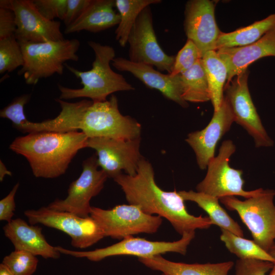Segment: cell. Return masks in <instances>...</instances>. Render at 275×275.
<instances>
[{"label": "cell", "mask_w": 275, "mask_h": 275, "mask_svg": "<svg viewBox=\"0 0 275 275\" xmlns=\"http://www.w3.org/2000/svg\"><path fill=\"white\" fill-rule=\"evenodd\" d=\"M221 240L228 251L240 259H257L275 263V260L253 240L245 239L228 230L221 229Z\"/></svg>", "instance_id": "obj_28"}, {"label": "cell", "mask_w": 275, "mask_h": 275, "mask_svg": "<svg viewBox=\"0 0 275 275\" xmlns=\"http://www.w3.org/2000/svg\"><path fill=\"white\" fill-rule=\"evenodd\" d=\"M23 64V53L16 37L0 39V73L11 72Z\"/></svg>", "instance_id": "obj_29"}, {"label": "cell", "mask_w": 275, "mask_h": 275, "mask_svg": "<svg viewBox=\"0 0 275 275\" xmlns=\"http://www.w3.org/2000/svg\"><path fill=\"white\" fill-rule=\"evenodd\" d=\"M236 147L231 140L224 141L217 155L210 160L205 178L196 186L197 191L216 197L238 196L249 198L257 195L261 188L246 191L243 189L244 181L242 171L231 168L229 159Z\"/></svg>", "instance_id": "obj_9"}, {"label": "cell", "mask_w": 275, "mask_h": 275, "mask_svg": "<svg viewBox=\"0 0 275 275\" xmlns=\"http://www.w3.org/2000/svg\"><path fill=\"white\" fill-rule=\"evenodd\" d=\"M161 275H169V274L164 273H161Z\"/></svg>", "instance_id": "obj_42"}, {"label": "cell", "mask_w": 275, "mask_h": 275, "mask_svg": "<svg viewBox=\"0 0 275 275\" xmlns=\"http://www.w3.org/2000/svg\"><path fill=\"white\" fill-rule=\"evenodd\" d=\"M202 62L208 84L210 101L215 112L219 109L224 98L228 68L216 50L206 52L202 58Z\"/></svg>", "instance_id": "obj_25"}, {"label": "cell", "mask_w": 275, "mask_h": 275, "mask_svg": "<svg viewBox=\"0 0 275 275\" xmlns=\"http://www.w3.org/2000/svg\"><path fill=\"white\" fill-rule=\"evenodd\" d=\"M202 58L195 44L191 40L187 39L184 45L175 56L172 71L170 74L171 76L181 74L194 66Z\"/></svg>", "instance_id": "obj_31"}, {"label": "cell", "mask_w": 275, "mask_h": 275, "mask_svg": "<svg viewBox=\"0 0 275 275\" xmlns=\"http://www.w3.org/2000/svg\"><path fill=\"white\" fill-rule=\"evenodd\" d=\"M91 0H67V10L63 20L66 26L75 21L84 12Z\"/></svg>", "instance_id": "obj_37"}, {"label": "cell", "mask_w": 275, "mask_h": 275, "mask_svg": "<svg viewBox=\"0 0 275 275\" xmlns=\"http://www.w3.org/2000/svg\"><path fill=\"white\" fill-rule=\"evenodd\" d=\"M88 44L95 54L90 70L80 71L65 64L69 71L80 79L82 87L74 89L58 84L61 92L59 99L88 98L94 102H101L107 100V97L115 92L134 89L122 75L112 69L111 63L116 58L113 47L93 41Z\"/></svg>", "instance_id": "obj_4"}, {"label": "cell", "mask_w": 275, "mask_h": 275, "mask_svg": "<svg viewBox=\"0 0 275 275\" xmlns=\"http://www.w3.org/2000/svg\"><path fill=\"white\" fill-rule=\"evenodd\" d=\"M0 275H15L5 265L0 264Z\"/></svg>", "instance_id": "obj_39"}, {"label": "cell", "mask_w": 275, "mask_h": 275, "mask_svg": "<svg viewBox=\"0 0 275 275\" xmlns=\"http://www.w3.org/2000/svg\"><path fill=\"white\" fill-rule=\"evenodd\" d=\"M6 175L11 176L12 173L6 168L5 164L0 160V181L2 182Z\"/></svg>", "instance_id": "obj_38"}, {"label": "cell", "mask_w": 275, "mask_h": 275, "mask_svg": "<svg viewBox=\"0 0 275 275\" xmlns=\"http://www.w3.org/2000/svg\"><path fill=\"white\" fill-rule=\"evenodd\" d=\"M30 98V94H23L16 97L1 110L0 117L10 120L13 127L17 129L28 120L24 114V107Z\"/></svg>", "instance_id": "obj_32"}, {"label": "cell", "mask_w": 275, "mask_h": 275, "mask_svg": "<svg viewBox=\"0 0 275 275\" xmlns=\"http://www.w3.org/2000/svg\"><path fill=\"white\" fill-rule=\"evenodd\" d=\"M216 51L227 67V85L255 61L266 57H275V28L250 45L220 48Z\"/></svg>", "instance_id": "obj_19"}, {"label": "cell", "mask_w": 275, "mask_h": 275, "mask_svg": "<svg viewBox=\"0 0 275 275\" xmlns=\"http://www.w3.org/2000/svg\"><path fill=\"white\" fill-rule=\"evenodd\" d=\"M38 11L49 20L55 18L64 20L66 10L67 0H33Z\"/></svg>", "instance_id": "obj_34"}, {"label": "cell", "mask_w": 275, "mask_h": 275, "mask_svg": "<svg viewBox=\"0 0 275 275\" xmlns=\"http://www.w3.org/2000/svg\"><path fill=\"white\" fill-rule=\"evenodd\" d=\"M24 214L31 225L40 224L65 233L70 236L72 246L76 248H87L104 237L90 216L82 217L70 212L51 209L47 206L25 210Z\"/></svg>", "instance_id": "obj_10"}, {"label": "cell", "mask_w": 275, "mask_h": 275, "mask_svg": "<svg viewBox=\"0 0 275 275\" xmlns=\"http://www.w3.org/2000/svg\"><path fill=\"white\" fill-rule=\"evenodd\" d=\"M275 28V13L229 33L221 32L215 50L223 48L241 47L252 44Z\"/></svg>", "instance_id": "obj_24"}, {"label": "cell", "mask_w": 275, "mask_h": 275, "mask_svg": "<svg viewBox=\"0 0 275 275\" xmlns=\"http://www.w3.org/2000/svg\"><path fill=\"white\" fill-rule=\"evenodd\" d=\"M67 125L70 131L80 130L88 138L133 139L141 137L142 131L135 119L120 113L117 97L113 94L104 101L84 99L75 103L68 115Z\"/></svg>", "instance_id": "obj_3"}, {"label": "cell", "mask_w": 275, "mask_h": 275, "mask_svg": "<svg viewBox=\"0 0 275 275\" xmlns=\"http://www.w3.org/2000/svg\"><path fill=\"white\" fill-rule=\"evenodd\" d=\"M127 43L129 60L155 67L159 71L170 74L175 56L167 54L159 45L153 25L150 6L140 14L129 34Z\"/></svg>", "instance_id": "obj_12"}, {"label": "cell", "mask_w": 275, "mask_h": 275, "mask_svg": "<svg viewBox=\"0 0 275 275\" xmlns=\"http://www.w3.org/2000/svg\"><path fill=\"white\" fill-rule=\"evenodd\" d=\"M273 263L257 259H240L236 262L234 275H267Z\"/></svg>", "instance_id": "obj_33"}, {"label": "cell", "mask_w": 275, "mask_h": 275, "mask_svg": "<svg viewBox=\"0 0 275 275\" xmlns=\"http://www.w3.org/2000/svg\"><path fill=\"white\" fill-rule=\"evenodd\" d=\"M268 253L275 260V243L268 251Z\"/></svg>", "instance_id": "obj_40"}, {"label": "cell", "mask_w": 275, "mask_h": 275, "mask_svg": "<svg viewBox=\"0 0 275 275\" xmlns=\"http://www.w3.org/2000/svg\"><path fill=\"white\" fill-rule=\"evenodd\" d=\"M2 263L15 275H32L36 270L38 260L30 252L15 250L3 258Z\"/></svg>", "instance_id": "obj_30"}, {"label": "cell", "mask_w": 275, "mask_h": 275, "mask_svg": "<svg viewBox=\"0 0 275 275\" xmlns=\"http://www.w3.org/2000/svg\"><path fill=\"white\" fill-rule=\"evenodd\" d=\"M15 250H23L45 259H58L61 253L46 240L42 228L29 224L20 218L12 219L3 228Z\"/></svg>", "instance_id": "obj_20"}, {"label": "cell", "mask_w": 275, "mask_h": 275, "mask_svg": "<svg viewBox=\"0 0 275 275\" xmlns=\"http://www.w3.org/2000/svg\"><path fill=\"white\" fill-rule=\"evenodd\" d=\"M148 268L169 275H228L234 266L231 261L216 263L188 264L169 260L161 255L138 258Z\"/></svg>", "instance_id": "obj_22"}, {"label": "cell", "mask_w": 275, "mask_h": 275, "mask_svg": "<svg viewBox=\"0 0 275 275\" xmlns=\"http://www.w3.org/2000/svg\"><path fill=\"white\" fill-rule=\"evenodd\" d=\"M141 137L128 140L109 138H88L86 148L94 149L97 163L108 178L114 179L124 171L126 174H136L143 157L140 151Z\"/></svg>", "instance_id": "obj_14"}, {"label": "cell", "mask_w": 275, "mask_h": 275, "mask_svg": "<svg viewBox=\"0 0 275 275\" xmlns=\"http://www.w3.org/2000/svg\"><path fill=\"white\" fill-rule=\"evenodd\" d=\"M113 179L121 188L129 204L139 206L147 214L165 218L181 236L197 229H208L213 225L208 216L190 214L178 191L160 188L155 182L152 164L144 157L135 175L122 173Z\"/></svg>", "instance_id": "obj_1"}, {"label": "cell", "mask_w": 275, "mask_h": 275, "mask_svg": "<svg viewBox=\"0 0 275 275\" xmlns=\"http://www.w3.org/2000/svg\"><path fill=\"white\" fill-rule=\"evenodd\" d=\"M180 75L182 97L185 101L199 103L210 100L208 84L202 59Z\"/></svg>", "instance_id": "obj_27"}, {"label": "cell", "mask_w": 275, "mask_h": 275, "mask_svg": "<svg viewBox=\"0 0 275 275\" xmlns=\"http://www.w3.org/2000/svg\"><path fill=\"white\" fill-rule=\"evenodd\" d=\"M195 237V231L184 233L181 238L174 241H150L145 238L127 237L111 245L92 251H77L56 246L61 254L77 258H86L98 262L109 257L133 256L150 257L167 253H177L185 255L187 248Z\"/></svg>", "instance_id": "obj_8"}, {"label": "cell", "mask_w": 275, "mask_h": 275, "mask_svg": "<svg viewBox=\"0 0 275 275\" xmlns=\"http://www.w3.org/2000/svg\"><path fill=\"white\" fill-rule=\"evenodd\" d=\"M82 132H36L16 138L9 148L24 156L34 176L52 179L65 173L79 150L86 148Z\"/></svg>", "instance_id": "obj_2"}, {"label": "cell", "mask_w": 275, "mask_h": 275, "mask_svg": "<svg viewBox=\"0 0 275 275\" xmlns=\"http://www.w3.org/2000/svg\"><path fill=\"white\" fill-rule=\"evenodd\" d=\"M16 23L14 12L0 6V39L15 36Z\"/></svg>", "instance_id": "obj_35"}, {"label": "cell", "mask_w": 275, "mask_h": 275, "mask_svg": "<svg viewBox=\"0 0 275 275\" xmlns=\"http://www.w3.org/2000/svg\"><path fill=\"white\" fill-rule=\"evenodd\" d=\"M82 167L79 177L70 183L67 197L63 200L56 199L48 204V208L82 217L90 216L92 207L90 201L103 188L108 176L104 171L98 170L95 155L83 161Z\"/></svg>", "instance_id": "obj_11"}, {"label": "cell", "mask_w": 275, "mask_h": 275, "mask_svg": "<svg viewBox=\"0 0 275 275\" xmlns=\"http://www.w3.org/2000/svg\"><path fill=\"white\" fill-rule=\"evenodd\" d=\"M19 186V183L18 182L10 193L0 201V221L7 223L12 221L16 208L15 196Z\"/></svg>", "instance_id": "obj_36"}, {"label": "cell", "mask_w": 275, "mask_h": 275, "mask_svg": "<svg viewBox=\"0 0 275 275\" xmlns=\"http://www.w3.org/2000/svg\"><path fill=\"white\" fill-rule=\"evenodd\" d=\"M161 2L160 0H115L120 17L115 31L116 39L121 47L126 45L131 30L141 12L151 5Z\"/></svg>", "instance_id": "obj_26"}, {"label": "cell", "mask_w": 275, "mask_h": 275, "mask_svg": "<svg viewBox=\"0 0 275 275\" xmlns=\"http://www.w3.org/2000/svg\"><path fill=\"white\" fill-rule=\"evenodd\" d=\"M184 201L196 203L208 215L213 225H216L238 236L243 237L244 234L239 224L235 222L219 205V199L201 192L192 190L178 191Z\"/></svg>", "instance_id": "obj_23"}, {"label": "cell", "mask_w": 275, "mask_h": 275, "mask_svg": "<svg viewBox=\"0 0 275 275\" xmlns=\"http://www.w3.org/2000/svg\"><path fill=\"white\" fill-rule=\"evenodd\" d=\"M24 64L18 72L28 85H36L40 79L63 73L65 62L77 61L80 42L76 39L40 43L19 42Z\"/></svg>", "instance_id": "obj_5"}, {"label": "cell", "mask_w": 275, "mask_h": 275, "mask_svg": "<svg viewBox=\"0 0 275 275\" xmlns=\"http://www.w3.org/2000/svg\"><path fill=\"white\" fill-rule=\"evenodd\" d=\"M115 7L114 0H91L81 15L66 26L64 33L68 34L81 31L97 33L118 25L120 17Z\"/></svg>", "instance_id": "obj_21"}, {"label": "cell", "mask_w": 275, "mask_h": 275, "mask_svg": "<svg viewBox=\"0 0 275 275\" xmlns=\"http://www.w3.org/2000/svg\"><path fill=\"white\" fill-rule=\"evenodd\" d=\"M90 216L104 237L120 240L140 233H155L162 223L161 217L147 214L139 206L131 204L109 209L92 206Z\"/></svg>", "instance_id": "obj_7"}, {"label": "cell", "mask_w": 275, "mask_h": 275, "mask_svg": "<svg viewBox=\"0 0 275 275\" xmlns=\"http://www.w3.org/2000/svg\"><path fill=\"white\" fill-rule=\"evenodd\" d=\"M268 275H275V263L273 264V267L270 270V272Z\"/></svg>", "instance_id": "obj_41"}, {"label": "cell", "mask_w": 275, "mask_h": 275, "mask_svg": "<svg viewBox=\"0 0 275 275\" xmlns=\"http://www.w3.org/2000/svg\"><path fill=\"white\" fill-rule=\"evenodd\" d=\"M234 122L230 106L224 97L218 111L206 127L189 133L185 140L194 150L197 162L201 170H205L214 156L217 142L228 132Z\"/></svg>", "instance_id": "obj_17"}, {"label": "cell", "mask_w": 275, "mask_h": 275, "mask_svg": "<svg viewBox=\"0 0 275 275\" xmlns=\"http://www.w3.org/2000/svg\"><path fill=\"white\" fill-rule=\"evenodd\" d=\"M275 190L263 189L241 201L234 196L219 199L229 210L236 211L251 232L253 240L268 252L275 242Z\"/></svg>", "instance_id": "obj_6"}, {"label": "cell", "mask_w": 275, "mask_h": 275, "mask_svg": "<svg viewBox=\"0 0 275 275\" xmlns=\"http://www.w3.org/2000/svg\"><path fill=\"white\" fill-rule=\"evenodd\" d=\"M184 28L187 39L199 49L202 57L215 50L221 31L215 18V4L209 0H190L185 5Z\"/></svg>", "instance_id": "obj_16"}, {"label": "cell", "mask_w": 275, "mask_h": 275, "mask_svg": "<svg viewBox=\"0 0 275 275\" xmlns=\"http://www.w3.org/2000/svg\"><path fill=\"white\" fill-rule=\"evenodd\" d=\"M0 6L14 13L19 42L40 43L64 39L61 22L49 20L38 11L32 0H1Z\"/></svg>", "instance_id": "obj_15"}, {"label": "cell", "mask_w": 275, "mask_h": 275, "mask_svg": "<svg viewBox=\"0 0 275 275\" xmlns=\"http://www.w3.org/2000/svg\"><path fill=\"white\" fill-rule=\"evenodd\" d=\"M111 63L117 70L131 73L147 87L158 90L166 98L183 107L188 106V103L182 97L180 75L163 74L152 66L133 62L122 57L114 58Z\"/></svg>", "instance_id": "obj_18"}, {"label": "cell", "mask_w": 275, "mask_h": 275, "mask_svg": "<svg viewBox=\"0 0 275 275\" xmlns=\"http://www.w3.org/2000/svg\"><path fill=\"white\" fill-rule=\"evenodd\" d=\"M248 69L233 78L224 88V97L232 112L234 122L254 139L256 147H268L273 142L267 134L253 103L248 87Z\"/></svg>", "instance_id": "obj_13"}]
</instances>
